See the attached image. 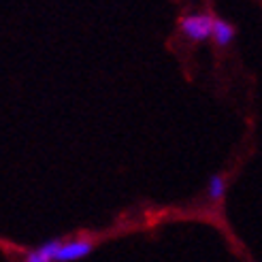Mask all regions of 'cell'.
<instances>
[{
    "label": "cell",
    "mask_w": 262,
    "mask_h": 262,
    "mask_svg": "<svg viewBox=\"0 0 262 262\" xmlns=\"http://www.w3.org/2000/svg\"><path fill=\"white\" fill-rule=\"evenodd\" d=\"M213 21H215V17H211L209 13H192V15L181 17L179 28L188 41L203 43L213 34Z\"/></svg>",
    "instance_id": "6da1fadb"
},
{
    "label": "cell",
    "mask_w": 262,
    "mask_h": 262,
    "mask_svg": "<svg viewBox=\"0 0 262 262\" xmlns=\"http://www.w3.org/2000/svg\"><path fill=\"white\" fill-rule=\"evenodd\" d=\"M92 239H69L64 241V245L60 247V252L56 256V262H73V260H81L83 256H88L92 252Z\"/></svg>",
    "instance_id": "7a4b0ae2"
},
{
    "label": "cell",
    "mask_w": 262,
    "mask_h": 262,
    "mask_svg": "<svg viewBox=\"0 0 262 262\" xmlns=\"http://www.w3.org/2000/svg\"><path fill=\"white\" fill-rule=\"evenodd\" d=\"M62 245H64V239H49L43 245H38L36 250L26 254L24 262H56V256Z\"/></svg>",
    "instance_id": "3957f363"
},
{
    "label": "cell",
    "mask_w": 262,
    "mask_h": 262,
    "mask_svg": "<svg viewBox=\"0 0 262 262\" xmlns=\"http://www.w3.org/2000/svg\"><path fill=\"white\" fill-rule=\"evenodd\" d=\"M213 43L217 47H228L232 43V38H234V26H230L228 21L224 19H215L213 21Z\"/></svg>",
    "instance_id": "277c9868"
},
{
    "label": "cell",
    "mask_w": 262,
    "mask_h": 262,
    "mask_svg": "<svg viewBox=\"0 0 262 262\" xmlns=\"http://www.w3.org/2000/svg\"><path fill=\"white\" fill-rule=\"evenodd\" d=\"M224 192H226V179L222 177V175H213L211 179H209V186H207L209 201L220 203L222 199H224Z\"/></svg>",
    "instance_id": "5b68a950"
}]
</instances>
